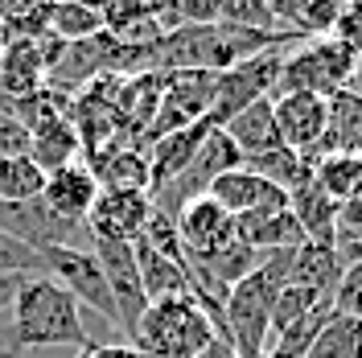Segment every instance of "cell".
Instances as JSON below:
<instances>
[{
	"mask_svg": "<svg viewBox=\"0 0 362 358\" xmlns=\"http://www.w3.org/2000/svg\"><path fill=\"white\" fill-rule=\"evenodd\" d=\"M78 157H83V140L74 132V124L66 120V112H49L29 128V161H33L42 173L66 169V165H74Z\"/></svg>",
	"mask_w": 362,
	"mask_h": 358,
	"instance_id": "14",
	"label": "cell"
},
{
	"mask_svg": "<svg viewBox=\"0 0 362 358\" xmlns=\"http://www.w3.org/2000/svg\"><path fill=\"white\" fill-rule=\"evenodd\" d=\"M293 251H272V255H264L259 268L251 272V276H243L235 289L226 292L223 325H226V342H230V350L239 358H264L268 354L272 305H276L280 289L288 284Z\"/></svg>",
	"mask_w": 362,
	"mask_h": 358,
	"instance_id": "2",
	"label": "cell"
},
{
	"mask_svg": "<svg viewBox=\"0 0 362 358\" xmlns=\"http://www.w3.org/2000/svg\"><path fill=\"white\" fill-rule=\"evenodd\" d=\"M218 25L247 29V33H284L268 0H223L218 4Z\"/></svg>",
	"mask_w": 362,
	"mask_h": 358,
	"instance_id": "26",
	"label": "cell"
},
{
	"mask_svg": "<svg viewBox=\"0 0 362 358\" xmlns=\"http://www.w3.org/2000/svg\"><path fill=\"white\" fill-rule=\"evenodd\" d=\"M173 231H177L185 268H202V264H210L223 247L235 243V219H230L214 198L189 202L177 219H173Z\"/></svg>",
	"mask_w": 362,
	"mask_h": 358,
	"instance_id": "8",
	"label": "cell"
},
{
	"mask_svg": "<svg viewBox=\"0 0 362 358\" xmlns=\"http://www.w3.org/2000/svg\"><path fill=\"white\" fill-rule=\"evenodd\" d=\"M214 337L218 330L202 305L194 296H173L144 309L128 346H136L144 358H198Z\"/></svg>",
	"mask_w": 362,
	"mask_h": 358,
	"instance_id": "3",
	"label": "cell"
},
{
	"mask_svg": "<svg viewBox=\"0 0 362 358\" xmlns=\"http://www.w3.org/2000/svg\"><path fill=\"white\" fill-rule=\"evenodd\" d=\"M313 165L317 161H305L293 149H272V153H259V157H243V169L247 173L272 181L284 194H296L300 185H309L313 181Z\"/></svg>",
	"mask_w": 362,
	"mask_h": 358,
	"instance_id": "21",
	"label": "cell"
},
{
	"mask_svg": "<svg viewBox=\"0 0 362 358\" xmlns=\"http://www.w3.org/2000/svg\"><path fill=\"white\" fill-rule=\"evenodd\" d=\"M90 255L99 260V268L107 276V289L115 301V325L124 342L132 337L136 321L144 317L148 301H144V284H140V272H136V255L132 243H112V239H90Z\"/></svg>",
	"mask_w": 362,
	"mask_h": 358,
	"instance_id": "7",
	"label": "cell"
},
{
	"mask_svg": "<svg viewBox=\"0 0 362 358\" xmlns=\"http://www.w3.org/2000/svg\"><path fill=\"white\" fill-rule=\"evenodd\" d=\"M338 243H350L362 251V190L338 206Z\"/></svg>",
	"mask_w": 362,
	"mask_h": 358,
	"instance_id": "31",
	"label": "cell"
},
{
	"mask_svg": "<svg viewBox=\"0 0 362 358\" xmlns=\"http://www.w3.org/2000/svg\"><path fill=\"white\" fill-rule=\"evenodd\" d=\"M329 37L341 42L350 54H362V0H350V4H341L338 21L329 29Z\"/></svg>",
	"mask_w": 362,
	"mask_h": 358,
	"instance_id": "28",
	"label": "cell"
},
{
	"mask_svg": "<svg viewBox=\"0 0 362 358\" xmlns=\"http://www.w3.org/2000/svg\"><path fill=\"white\" fill-rule=\"evenodd\" d=\"M239 165H243V153L230 144V136H226L223 128L206 132V140L198 144L194 161H189V165H185L177 178L165 185V190L148 194V198H153V210H157L160 219H169V223H173V219H177L189 202L206 198V194H210V185L223 178V173L239 169Z\"/></svg>",
	"mask_w": 362,
	"mask_h": 358,
	"instance_id": "5",
	"label": "cell"
},
{
	"mask_svg": "<svg viewBox=\"0 0 362 358\" xmlns=\"http://www.w3.org/2000/svg\"><path fill=\"white\" fill-rule=\"evenodd\" d=\"M45 190V173L29 157H4L0 161V202L8 206H25L37 202Z\"/></svg>",
	"mask_w": 362,
	"mask_h": 358,
	"instance_id": "24",
	"label": "cell"
},
{
	"mask_svg": "<svg viewBox=\"0 0 362 358\" xmlns=\"http://www.w3.org/2000/svg\"><path fill=\"white\" fill-rule=\"evenodd\" d=\"M206 198H214L230 219H243V214H255V210H284V206H288V194H284V190H276L272 181L247 173L243 165L230 169V173H223V178L210 185Z\"/></svg>",
	"mask_w": 362,
	"mask_h": 358,
	"instance_id": "13",
	"label": "cell"
},
{
	"mask_svg": "<svg viewBox=\"0 0 362 358\" xmlns=\"http://www.w3.org/2000/svg\"><path fill=\"white\" fill-rule=\"evenodd\" d=\"M173 8H177L181 29L185 25H218V0H181Z\"/></svg>",
	"mask_w": 362,
	"mask_h": 358,
	"instance_id": "32",
	"label": "cell"
},
{
	"mask_svg": "<svg viewBox=\"0 0 362 358\" xmlns=\"http://www.w3.org/2000/svg\"><path fill=\"white\" fill-rule=\"evenodd\" d=\"M321 157H362V95L358 91H338L325 99V140Z\"/></svg>",
	"mask_w": 362,
	"mask_h": 358,
	"instance_id": "16",
	"label": "cell"
},
{
	"mask_svg": "<svg viewBox=\"0 0 362 358\" xmlns=\"http://www.w3.org/2000/svg\"><path fill=\"white\" fill-rule=\"evenodd\" d=\"M132 255H136V272H140V284H144V301H148V305L173 301V296H194L189 272L181 268V264H173L169 255H160L144 235L132 243ZM194 301H198V296H194Z\"/></svg>",
	"mask_w": 362,
	"mask_h": 358,
	"instance_id": "15",
	"label": "cell"
},
{
	"mask_svg": "<svg viewBox=\"0 0 362 358\" xmlns=\"http://www.w3.org/2000/svg\"><path fill=\"white\" fill-rule=\"evenodd\" d=\"M78 358H144L136 346L128 342H107V346H87V350H78Z\"/></svg>",
	"mask_w": 362,
	"mask_h": 358,
	"instance_id": "33",
	"label": "cell"
},
{
	"mask_svg": "<svg viewBox=\"0 0 362 358\" xmlns=\"http://www.w3.org/2000/svg\"><path fill=\"white\" fill-rule=\"evenodd\" d=\"M313 181L341 206L362 190V157H317Z\"/></svg>",
	"mask_w": 362,
	"mask_h": 358,
	"instance_id": "25",
	"label": "cell"
},
{
	"mask_svg": "<svg viewBox=\"0 0 362 358\" xmlns=\"http://www.w3.org/2000/svg\"><path fill=\"white\" fill-rule=\"evenodd\" d=\"M95 198H99V181H95V173L87 169V161H74L66 169L45 173L42 202H45L49 214L87 226V214H90V206H95Z\"/></svg>",
	"mask_w": 362,
	"mask_h": 358,
	"instance_id": "12",
	"label": "cell"
},
{
	"mask_svg": "<svg viewBox=\"0 0 362 358\" xmlns=\"http://www.w3.org/2000/svg\"><path fill=\"white\" fill-rule=\"evenodd\" d=\"M305 358H362V321L334 309L325 317V325L317 330Z\"/></svg>",
	"mask_w": 362,
	"mask_h": 358,
	"instance_id": "22",
	"label": "cell"
},
{
	"mask_svg": "<svg viewBox=\"0 0 362 358\" xmlns=\"http://www.w3.org/2000/svg\"><path fill=\"white\" fill-rule=\"evenodd\" d=\"M0 276H49V268H45V255L37 247L0 231Z\"/></svg>",
	"mask_w": 362,
	"mask_h": 358,
	"instance_id": "27",
	"label": "cell"
},
{
	"mask_svg": "<svg viewBox=\"0 0 362 358\" xmlns=\"http://www.w3.org/2000/svg\"><path fill=\"white\" fill-rule=\"evenodd\" d=\"M0 50H4V33H0Z\"/></svg>",
	"mask_w": 362,
	"mask_h": 358,
	"instance_id": "36",
	"label": "cell"
},
{
	"mask_svg": "<svg viewBox=\"0 0 362 358\" xmlns=\"http://www.w3.org/2000/svg\"><path fill=\"white\" fill-rule=\"evenodd\" d=\"M206 132H214V128L202 120V124H194V128H181V132L160 136V140H153V144L144 149V157H148V173H153V190H148V194L165 190V185H169V181L194 161V153H198V144L206 140Z\"/></svg>",
	"mask_w": 362,
	"mask_h": 358,
	"instance_id": "19",
	"label": "cell"
},
{
	"mask_svg": "<svg viewBox=\"0 0 362 358\" xmlns=\"http://www.w3.org/2000/svg\"><path fill=\"white\" fill-rule=\"evenodd\" d=\"M334 309H341V313H350L362 321V260L346 268L338 292H334Z\"/></svg>",
	"mask_w": 362,
	"mask_h": 358,
	"instance_id": "29",
	"label": "cell"
},
{
	"mask_svg": "<svg viewBox=\"0 0 362 358\" xmlns=\"http://www.w3.org/2000/svg\"><path fill=\"white\" fill-rule=\"evenodd\" d=\"M198 358H239V354L230 350V342H226V337H214V342H210Z\"/></svg>",
	"mask_w": 362,
	"mask_h": 358,
	"instance_id": "35",
	"label": "cell"
},
{
	"mask_svg": "<svg viewBox=\"0 0 362 358\" xmlns=\"http://www.w3.org/2000/svg\"><path fill=\"white\" fill-rule=\"evenodd\" d=\"M288 210H293L305 243H321V247L338 243V202L329 198L317 181H309L296 194H288Z\"/></svg>",
	"mask_w": 362,
	"mask_h": 358,
	"instance_id": "20",
	"label": "cell"
},
{
	"mask_svg": "<svg viewBox=\"0 0 362 358\" xmlns=\"http://www.w3.org/2000/svg\"><path fill=\"white\" fill-rule=\"evenodd\" d=\"M276 108V128L284 149L300 153L305 161L321 157V140H325V99L317 95H272Z\"/></svg>",
	"mask_w": 362,
	"mask_h": 358,
	"instance_id": "9",
	"label": "cell"
},
{
	"mask_svg": "<svg viewBox=\"0 0 362 358\" xmlns=\"http://www.w3.org/2000/svg\"><path fill=\"white\" fill-rule=\"evenodd\" d=\"M103 33V4H49V37L62 45Z\"/></svg>",
	"mask_w": 362,
	"mask_h": 358,
	"instance_id": "23",
	"label": "cell"
},
{
	"mask_svg": "<svg viewBox=\"0 0 362 358\" xmlns=\"http://www.w3.org/2000/svg\"><path fill=\"white\" fill-rule=\"evenodd\" d=\"M87 169L95 173L103 194H148L153 190L148 157H144V149H136L128 140H112L99 153H90Z\"/></svg>",
	"mask_w": 362,
	"mask_h": 358,
	"instance_id": "11",
	"label": "cell"
},
{
	"mask_svg": "<svg viewBox=\"0 0 362 358\" xmlns=\"http://www.w3.org/2000/svg\"><path fill=\"white\" fill-rule=\"evenodd\" d=\"M8 337L25 354L45 350V346H78V350L95 346L87 330V309L54 276H25L21 280V292L8 309Z\"/></svg>",
	"mask_w": 362,
	"mask_h": 358,
	"instance_id": "1",
	"label": "cell"
},
{
	"mask_svg": "<svg viewBox=\"0 0 362 358\" xmlns=\"http://www.w3.org/2000/svg\"><path fill=\"white\" fill-rule=\"evenodd\" d=\"M4 157H29V128L8 112H0V161Z\"/></svg>",
	"mask_w": 362,
	"mask_h": 358,
	"instance_id": "30",
	"label": "cell"
},
{
	"mask_svg": "<svg viewBox=\"0 0 362 358\" xmlns=\"http://www.w3.org/2000/svg\"><path fill=\"white\" fill-rule=\"evenodd\" d=\"M21 280L25 276H0V313L13 309V301H17V292H21Z\"/></svg>",
	"mask_w": 362,
	"mask_h": 358,
	"instance_id": "34",
	"label": "cell"
},
{
	"mask_svg": "<svg viewBox=\"0 0 362 358\" xmlns=\"http://www.w3.org/2000/svg\"><path fill=\"white\" fill-rule=\"evenodd\" d=\"M358 67V54H350L334 37H309L296 50L280 58L276 91L272 95H317V99H334L338 91L350 87Z\"/></svg>",
	"mask_w": 362,
	"mask_h": 358,
	"instance_id": "4",
	"label": "cell"
},
{
	"mask_svg": "<svg viewBox=\"0 0 362 358\" xmlns=\"http://www.w3.org/2000/svg\"><path fill=\"white\" fill-rule=\"evenodd\" d=\"M42 255H45L49 276H54L87 313L103 317L112 330H119V325H115V301H112V289H107V276H103L99 260H95L90 251H78V247H45Z\"/></svg>",
	"mask_w": 362,
	"mask_h": 358,
	"instance_id": "6",
	"label": "cell"
},
{
	"mask_svg": "<svg viewBox=\"0 0 362 358\" xmlns=\"http://www.w3.org/2000/svg\"><path fill=\"white\" fill-rule=\"evenodd\" d=\"M223 132L230 136V144L243 153V157H259V153H272V149H284L280 140V128H276V108L268 99H255L251 108L235 112L223 124Z\"/></svg>",
	"mask_w": 362,
	"mask_h": 358,
	"instance_id": "18",
	"label": "cell"
},
{
	"mask_svg": "<svg viewBox=\"0 0 362 358\" xmlns=\"http://www.w3.org/2000/svg\"><path fill=\"white\" fill-rule=\"evenodd\" d=\"M235 235L239 243H247L251 251L259 255H272V251H293V247L305 243L300 226H296L293 210H255V214H243L235 219Z\"/></svg>",
	"mask_w": 362,
	"mask_h": 358,
	"instance_id": "17",
	"label": "cell"
},
{
	"mask_svg": "<svg viewBox=\"0 0 362 358\" xmlns=\"http://www.w3.org/2000/svg\"><path fill=\"white\" fill-rule=\"evenodd\" d=\"M153 219V198L148 194H103L90 206L87 231L90 239H112V243H136Z\"/></svg>",
	"mask_w": 362,
	"mask_h": 358,
	"instance_id": "10",
	"label": "cell"
}]
</instances>
